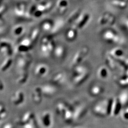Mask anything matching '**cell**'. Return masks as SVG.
I'll list each match as a JSON object with an SVG mask.
<instances>
[{
	"label": "cell",
	"instance_id": "obj_1",
	"mask_svg": "<svg viewBox=\"0 0 128 128\" xmlns=\"http://www.w3.org/2000/svg\"><path fill=\"white\" fill-rule=\"evenodd\" d=\"M112 101V99H108L98 102L93 107L94 113L100 117H105L110 114Z\"/></svg>",
	"mask_w": 128,
	"mask_h": 128
},
{
	"label": "cell",
	"instance_id": "obj_8",
	"mask_svg": "<svg viewBox=\"0 0 128 128\" xmlns=\"http://www.w3.org/2000/svg\"><path fill=\"white\" fill-rule=\"evenodd\" d=\"M103 91V89L102 87L96 86L92 88L90 91V94L92 96L96 97L101 94Z\"/></svg>",
	"mask_w": 128,
	"mask_h": 128
},
{
	"label": "cell",
	"instance_id": "obj_2",
	"mask_svg": "<svg viewBox=\"0 0 128 128\" xmlns=\"http://www.w3.org/2000/svg\"><path fill=\"white\" fill-rule=\"evenodd\" d=\"M41 122L44 128H50L53 124V118L50 112L45 111L41 114Z\"/></svg>",
	"mask_w": 128,
	"mask_h": 128
},
{
	"label": "cell",
	"instance_id": "obj_4",
	"mask_svg": "<svg viewBox=\"0 0 128 128\" xmlns=\"http://www.w3.org/2000/svg\"><path fill=\"white\" fill-rule=\"evenodd\" d=\"M64 120L68 123H71L74 120L73 108L70 105L68 108L65 111L62 115Z\"/></svg>",
	"mask_w": 128,
	"mask_h": 128
},
{
	"label": "cell",
	"instance_id": "obj_7",
	"mask_svg": "<svg viewBox=\"0 0 128 128\" xmlns=\"http://www.w3.org/2000/svg\"><path fill=\"white\" fill-rule=\"evenodd\" d=\"M56 92V89L52 87L51 88L49 87V88L47 89L46 87L45 86L44 87V89H42V94L44 96H46V97H50L54 96Z\"/></svg>",
	"mask_w": 128,
	"mask_h": 128
},
{
	"label": "cell",
	"instance_id": "obj_3",
	"mask_svg": "<svg viewBox=\"0 0 128 128\" xmlns=\"http://www.w3.org/2000/svg\"><path fill=\"white\" fill-rule=\"evenodd\" d=\"M86 108L84 105L78 104L73 108L74 120H79L82 118L85 114Z\"/></svg>",
	"mask_w": 128,
	"mask_h": 128
},
{
	"label": "cell",
	"instance_id": "obj_5",
	"mask_svg": "<svg viewBox=\"0 0 128 128\" xmlns=\"http://www.w3.org/2000/svg\"><path fill=\"white\" fill-rule=\"evenodd\" d=\"M121 106L122 104L119 101L118 98L113 100L110 114L112 116H116L118 114L120 110Z\"/></svg>",
	"mask_w": 128,
	"mask_h": 128
},
{
	"label": "cell",
	"instance_id": "obj_6",
	"mask_svg": "<svg viewBox=\"0 0 128 128\" xmlns=\"http://www.w3.org/2000/svg\"><path fill=\"white\" fill-rule=\"evenodd\" d=\"M69 106L70 105L65 102H60L56 105V112L58 114L62 115Z\"/></svg>",
	"mask_w": 128,
	"mask_h": 128
}]
</instances>
